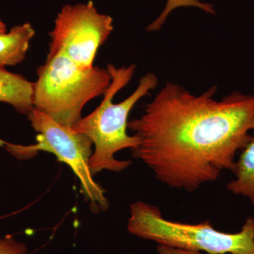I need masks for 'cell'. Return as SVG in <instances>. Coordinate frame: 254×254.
<instances>
[{
  "mask_svg": "<svg viewBox=\"0 0 254 254\" xmlns=\"http://www.w3.org/2000/svg\"><path fill=\"white\" fill-rule=\"evenodd\" d=\"M33 82V108L60 125L71 127L85 105L104 95L112 78L107 68H83L63 53H48Z\"/></svg>",
  "mask_w": 254,
  "mask_h": 254,
  "instance_id": "cell-3",
  "label": "cell"
},
{
  "mask_svg": "<svg viewBox=\"0 0 254 254\" xmlns=\"http://www.w3.org/2000/svg\"><path fill=\"white\" fill-rule=\"evenodd\" d=\"M113 29V18L98 12L93 1L65 5L49 33V53L60 52L80 67H93L97 52Z\"/></svg>",
  "mask_w": 254,
  "mask_h": 254,
  "instance_id": "cell-6",
  "label": "cell"
},
{
  "mask_svg": "<svg viewBox=\"0 0 254 254\" xmlns=\"http://www.w3.org/2000/svg\"><path fill=\"white\" fill-rule=\"evenodd\" d=\"M6 33V26L2 21L0 20V34Z\"/></svg>",
  "mask_w": 254,
  "mask_h": 254,
  "instance_id": "cell-13",
  "label": "cell"
},
{
  "mask_svg": "<svg viewBox=\"0 0 254 254\" xmlns=\"http://www.w3.org/2000/svg\"><path fill=\"white\" fill-rule=\"evenodd\" d=\"M127 229L134 236L173 248L207 254H254L253 217L247 219L240 232L227 233L214 228L209 220L189 224L167 220L156 205L138 201L130 205Z\"/></svg>",
  "mask_w": 254,
  "mask_h": 254,
  "instance_id": "cell-4",
  "label": "cell"
},
{
  "mask_svg": "<svg viewBox=\"0 0 254 254\" xmlns=\"http://www.w3.org/2000/svg\"><path fill=\"white\" fill-rule=\"evenodd\" d=\"M33 82L0 67V103L10 105L17 113L28 115L33 109Z\"/></svg>",
  "mask_w": 254,
  "mask_h": 254,
  "instance_id": "cell-7",
  "label": "cell"
},
{
  "mask_svg": "<svg viewBox=\"0 0 254 254\" xmlns=\"http://www.w3.org/2000/svg\"><path fill=\"white\" fill-rule=\"evenodd\" d=\"M33 129L38 133L36 143L31 145L11 144L0 141L6 149L20 160L33 158L38 151L53 153L62 163L66 164L78 177L85 198L95 213L109 208L105 190L93 179L89 169L93 142L86 135L63 126L45 114L33 108L27 115Z\"/></svg>",
  "mask_w": 254,
  "mask_h": 254,
  "instance_id": "cell-5",
  "label": "cell"
},
{
  "mask_svg": "<svg viewBox=\"0 0 254 254\" xmlns=\"http://www.w3.org/2000/svg\"><path fill=\"white\" fill-rule=\"evenodd\" d=\"M218 87L195 95L167 82L128 128L138 138L132 150L170 188L193 192L233 173L236 155L254 136V95L235 91L215 98Z\"/></svg>",
  "mask_w": 254,
  "mask_h": 254,
  "instance_id": "cell-1",
  "label": "cell"
},
{
  "mask_svg": "<svg viewBox=\"0 0 254 254\" xmlns=\"http://www.w3.org/2000/svg\"><path fill=\"white\" fill-rule=\"evenodd\" d=\"M35 30L29 23L11 28L0 34V67L15 66L25 60Z\"/></svg>",
  "mask_w": 254,
  "mask_h": 254,
  "instance_id": "cell-8",
  "label": "cell"
},
{
  "mask_svg": "<svg viewBox=\"0 0 254 254\" xmlns=\"http://www.w3.org/2000/svg\"><path fill=\"white\" fill-rule=\"evenodd\" d=\"M0 254H28L27 247L11 235L0 237Z\"/></svg>",
  "mask_w": 254,
  "mask_h": 254,
  "instance_id": "cell-11",
  "label": "cell"
},
{
  "mask_svg": "<svg viewBox=\"0 0 254 254\" xmlns=\"http://www.w3.org/2000/svg\"><path fill=\"white\" fill-rule=\"evenodd\" d=\"M157 251L159 254H203L199 252L181 250V249L173 248L165 245H158Z\"/></svg>",
  "mask_w": 254,
  "mask_h": 254,
  "instance_id": "cell-12",
  "label": "cell"
},
{
  "mask_svg": "<svg viewBox=\"0 0 254 254\" xmlns=\"http://www.w3.org/2000/svg\"><path fill=\"white\" fill-rule=\"evenodd\" d=\"M193 7L199 8L208 14H215V11L213 5L208 3L202 2L200 0H168L165 9L161 14L153 22L147 26L146 30L148 32H155L160 31L163 26L167 18L174 9L179 7Z\"/></svg>",
  "mask_w": 254,
  "mask_h": 254,
  "instance_id": "cell-10",
  "label": "cell"
},
{
  "mask_svg": "<svg viewBox=\"0 0 254 254\" xmlns=\"http://www.w3.org/2000/svg\"><path fill=\"white\" fill-rule=\"evenodd\" d=\"M106 68L112 81L103 95V101L93 113L71 127L73 131L86 135L95 145L89 160L93 176L105 170L120 173L131 165V160H117L115 155L120 150H132L138 146V138L127 133L128 115L135 105L158 85V78L155 73H146L140 78L138 86L128 98L115 103L114 98L131 81L136 66L132 64L117 67L110 64Z\"/></svg>",
  "mask_w": 254,
  "mask_h": 254,
  "instance_id": "cell-2",
  "label": "cell"
},
{
  "mask_svg": "<svg viewBox=\"0 0 254 254\" xmlns=\"http://www.w3.org/2000/svg\"><path fill=\"white\" fill-rule=\"evenodd\" d=\"M233 173L235 180L227 185V190L247 197L254 205V137L242 150Z\"/></svg>",
  "mask_w": 254,
  "mask_h": 254,
  "instance_id": "cell-9",
  "label": "cell"
}]
</instances>
